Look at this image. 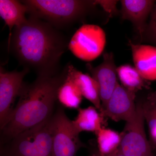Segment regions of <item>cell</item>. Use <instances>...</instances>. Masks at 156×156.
Wrapping results in <instances>:
<instances>
[{
    "label": "cell",
    "mask_w": 156,
    "mask_h": 156,
    "mask_svg": "<svg viewBox=\"0 0 156 156\" xmlns=\"http://www.w3.org/2000/svg\"><path fill=\"white\" fill-rule=\"evenodd\" d=\"M87 68L98 85L102 114L119 83L113 53L112 52L104 53L103 61L100 64L93 67L91 64H88Z\"/></svg>",
    "instance_id": "cell-9"
},
{
    "label": "cell",
    "mask_w": 156,
    "mask_h": 156,
    "mask_svg": "<svg viewBox=\"0 0 156 156\" xmlns=\"http://www.w3.org/2000/svg\"><path fill=\"white\" fill-rule=\"evenodd\" d=\"M30 71L23 68L20 71H6L0 68V127L2 128L13 111L12 105L18 97L24 82L23 79Z\"/></svg>",
    "instance_id": "cell-8"
},
{
    "label": "cell",
    "mask_w": 156,
    "mask_h": 156,
    "mask_svg": "<svg viewBox=\"0 0 156 156\" xmlns=\"http://www.w3.org/2000/svg\"><path fill=\"white\" fill-rule=\"evenodd\" d=\"M136 94L128 91L119 83L103 110L102 116L115 122H129L135 116Z\"/></svg>",
    "instance_id": "cell-10"
},
{
    "label": "cell",
    "mask_w": 156,
    "mask_h": 156,
    "mask_svg": "<svg viewBox=\"0 0 156 156\" xmlns=\"http://www.w3.org/2000/svg\"><path fill=\"white\" fill-rule=\"evenodd\" d=\"M95 134L97 137L98 150L101 155L112 153L119 147L122 135L117 131L102 127Z\"/></svg>",
    "instance_id": "cell-18"
},
{
    "label": "cell",
    "mask_w": 156,
    "mask_h": 156,
    "mask_svg": "<svg viewBox=\"0 0 156 156\" xmlns=\"http://www.w3.org/2000/svg\"><path fill=\"white\" fill-rule=\"evenodd\" d=\"M146 100L151 103L156 104V91L149 93Z\"/></svg>",
    "instance_id": "cell-22"
},
{
    "label": "cell",
    "mask_w": 156,
    "mask_h": 156,
    "mask_svg": "<svg viewBox=\"0 0 156 156\" xmlns=\"http://www.w3.org/2000/svg\"><path fill=\"white\" fill-rule=\"evenodd\" d=\"M67 73V66L56 74L38 76L32 83H23L18 102L1 128V144L52 116L58 88L66 78Z\"/></svg>",
    "instance_id": "cell-2"
},
{
    "label": "cell",
    "mask_w": 156,
    "mask_h": 156,
    "mask_svg": "<svg viewBox=\"0 0 156 156\" xmlns=\"http://www.w3.org/2000/svg\"><path fill=\"white\" fill-rule=\"evenodd\" d=\"M83 97L77 86L66 76L57 92V101L59 105L64 108L79 109Z\"/></svg>",
    "instance_id": "cell-17"
},
{
    "label": "cell",
    "mask_w": 156,
    "mask_h": 156,
    "mask_svg": "<svg viewBox=\"0 0 156 156\" xmlns=\"http://www.w3.org/2000/svg\"><path fill=\"white\" fill-rule=\"evenodd\" d=\"M117 74L122 86L130 92L136 93L143 89H148L150 83L140 73L136 68L129 64L117 68Z\"/></svg>",
    "instance_id": "cell-16"
},
{
    "label": "cell",
    "mask_w": 156,
    "mask_h": 156,
    "mask_svg": "<svg viewBox=\"0 0 156 156\" xmlns=\"http://www.w3.org/2000/svg\"><path fill=\"white\" fill-rule=\"evenodd\" d=\"M103 118L94 106H89L85 108H79L77 115L72 121L73 124L79 133L87 131L94 132L95 134L102 128Z\"/></svg>",
    "instance_id": "cell-15"
},
{
    "label": "cell",
    "mask_w": 156,
    "mask_h": 156,
    "mask_svg": "<svg viewBox=\"0 0 156 156\" xmlns=\"http://www.w3.org/2000/svg\"><path fill=\"white\" fill-rule=\"evenodd\" d=\"M50 126L54 156H76L79 150L86 146L63 107L59 105L51 117Z\"/></svg>",
    "instance_id": "cell-5"
},
{
    "label": "cell",
    "mask_w": 156,
    "mask_h": 156,
    "mask_svg": "<svg viewBox=\"0 0 156 156\" xmlns=\"http://www.w3.org/2000/svg\"><path fill=\"white\" fill-rule=\"evenodd\" d=\"M105 156H126L122 153L119 150V148L116 150L115 151L113 152L112 153L108 154L107 155Z\"/></svg>",
    "instance_id": "cell-23"
},
{
    "label": "cell",
    "mask_w": 156,
    "mask_h": 156,
    "mask_svg": "<svg viewBox=\"0 0 156 156\" xmlns=\"http://www.w3.org/2000/svg\"><path fill=\"white\" fill-rule=\"evenodd\" d=\"M142 104L144 115L147 123L156 122V104L146 100Z\"/></svg>",
    "instance_id": "cell-21"
},
{
    "label": "cell",
    "mask_w": 156,
    "mask_h": 156,
    "mask_svg": "<svg viewBox=\"0 0 156 156\" xmlns=\"http://www.w3.org/2000/svg\"><path fill=\"white\" fill-rule=\"evenodd\" d=\"M28 13L59 30L87 16L96 6L94 1L24 0Z\"/></svg>",
    "instance_id": "cell-3"
},
{
    "label": "cell",
    "mask_w": 156,
    "mask_h": 156,
    "mask_svg": "<svg viewBox=\"0 0 156 156\" xmlns=\"http://www.w3.org/2000/svg\"><path fill=\"white\" fill-rule=\"evenodd\" d=\"M69 44L59 30L30 15L25 23L13 29L8 48L23 68L37 76L54 75L61 71L60 60Z\"/></svg>",
    "instance_id": "cell-1"
},
{
    "label": "cell",
    "mask_w": 156,
    "mask_h": 156,
    "mask_svg": "<svg viewBox=\"0 0 156 156\" xmlns=\"http://www.w3.org/2000/svg\"><path fill=\"white\" fill-rule=\"evenodd\" d=\"M142 102L136 104L135 116L126 122L124 130L121 133L122 140L119 150L126 156H154L148 141Z\"/></svg>",
    "instance_id": "cell-7"
},
{
    "label": "cell",
    "mask_w": 156,
    "mask_h": 156,
    "mask_svg": "<svg viewBox=\"0 0 156 156\" xmlns=\"http://www.w3.org/2000/svg\"><path fill=\"white\" fill-rule=\"evenodd\" d=\"M28 13L27 7L21 1L16 0L0 1V16L9 27V41L11 39V30L26 21V14Z\"/></svg>",
    "instance_id": "cell-14"
},
{
    "label": "cell",
    "mask_w": 156,
    "mask_h": 156,
    "mask_svg": "<svg viewBox=\"0 0 156 156\" xmlns=\"http://www.w3.org/2000/svg\"><path fill=\"white\" fill-rule=\"evenodd\" d=\"M106 43V35L101 27L85 24L74 34L69 41L68 49L77 58L91 61L102 54Z\"/></svg>",
    "instance_id": "cell-6"
},
{
    "label": "cell",
    "mask_w": 156,
    "mask_h": 156,
    "mask_svg": "<svg viewBox=\"0 0 156 156\" xmlns=\"http://www.w3.org/2000/svg\"><path fill=\"white\" fill-rule=\"evenodd\" d=\"M118 2L113 0H96L94 1V3L96 5L101 6L108 14L109 17H112L118 13L117 8Z\"/></svg>",
    "instance_id": "cell-20"
},
{
    "label": "cell",
    "mask_w": 156,
    "mask_h": 156,
    "mask_svg": "<svg viewBox=\"0 0 156 156\" xmlns=\"http://www.w3.org/2000/svg\"><path fill=\"white\" fill-rule=\"evenodd\" d=\"M67 77L77 86L83 97L90 101L101 115L102 108L99 88L95 79L80 71L71 64L67 65Z\"/></svg>",
    "instance_id": "cell-13"
},
{
    "label": "cell",
    "mask_w": 156,
    "mask_h": 156,
    "mask_svg": "<svg viewBox=\"0 0 156 156\" xmlns=\"http://www.w3.org/2000/svg\"><path fill=\"white\" fill-rule=\"evenodd\" d=\"M121 13L122 19L132 23L134 29L143 41L150 16L156 1L153 0H122Z\"/></svg>",
    "instance_id": "cell-11"
},
{
    "label": "cell",
    "mask_w": 156,
    "mask_h": 156,
    "mask_svg": "<svg viewBox=\"0 0 156 156\" xmlns=\"http://www.w3.org/2000/svg\"><path fill=\"white\" fill-rule=\"evenodd\" d=\"M135 67L145 80H156V47L129 41Z\"/></svg>",
    "instance_id": "cell-12"
},
{
    "label": "cell",
    "mask_w": 156,
    "mask_h": 156,
    "mask_svg": "<svg viewBox=\"0 0 156 156\" xmlns=\"http://www.w3.org/2000/svg\"><path fill=\"white\" fill-rule=\"evenodd\" d=\"M51 118L1 144L0 156H54Z\"/></svg>",
    "instance_id": "cell-4"
},
{
    "label": "cell",
    "mask_w": 156,
    "mask_h": 156,
    "mask_svg": "<svg viewBox=\"0 0 156 156\" xmlns=\"http://www.w3.org/2000/svg\"><path fill=\"white\" fill-rule=\"evenodd\" d=\"M143 41L156 47V2L150 16L149 21L144 34Z\"/></svg>",
    "instance_id": "cell-19"
},
{
    "label": "cell",
    "mask_w": 156,
    "mask_h": 156,
    "mask_svg": "<svg viewBox=\"0 0 156 156\" xmlns=\"http://www.w3.org/2000/svg\"><path fill=\"white\" fill-rule=\"evenodd\" d=\"M88 156H103L101 155L99 152H98V149H92L90 152L89 155Z\"/></svg>",
    "instance_id": "cell-24"
}]
</instances>
